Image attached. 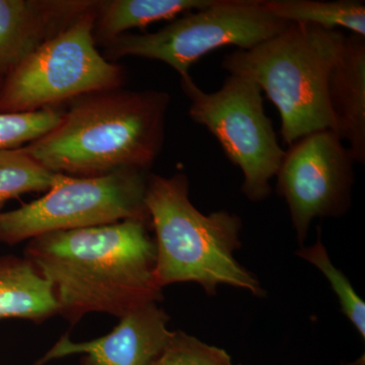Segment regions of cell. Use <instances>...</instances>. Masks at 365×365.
Wrapping results in <instances>:
<instances>
[{
  "label": "cell",
  "mask_w": 365,
  "mask_h": 365,
  "mask_svg": "<svg viewBox=\"0 0 365 365\" xmlns=\"http://www.w3.org/2000/svg\"><path fill=\"white\" fill-rule=\"evenodd\" d=\"M213 0H113L101 2L95 31L106 43L131 29L160 21L175 20L181 14L208 6Z\"/></svg>",
  "instance_id": "14"
},
{
  "label": "cell",
  "mask_w": 365,
  "mask_h": 365,
  "mask_svg": "<svg viewBox=\"0 0 365 365\" xmlns=\"http://www.w3.org/2000/svg\"><path fill=\"white\" fill-rule=\"evenodd\" d=\"M98 6L78 14L9 72L0 113L35 112L86 93L116 90L121 69L96 48Z\"/></svg>",
  "instance_id": "5"
},
{
  "label": "cell",
  "mask_w": 365,
  "mask_h": 365,
  "mask_svg": "<svg viewBox=\"0 0 365 365\" xmlns=\"http://www.w3.org/2000/svg\"><path fill=\"white\" fill-rule=\"evenodd\" d=\"M181 88L190 101V118L205 127L227 160L241 169L245 195L251 201L265 200L285 150L266 115L260 86L230 76L220 90L206 93L187 74L181 76Z\"/></svg>",
  "instance_id": "6"
},
{
  "label": "cell",
  "mask_w": 365,
  "mask_h": 365,
  "mask_svg": "<svg viewBox=\"0 0 365 365\" xmlns=\"http://www.w3.org/2000/svg\"><path fill=\"white\" fill-rule=\"evenodd\" d=\"M269 13L285 23L336 30L347 29L365 38V4L355 0H263Z\"/></svg>",
  "instance_id": "15"
},
{
  "label": "cell",
  "mask_w": 365,
  "mask_h": 365,
  "mask_svg": "<svg viewBox=\"0 0 365 365\" xmlns=\"http://www.w3.org/2000/svg\"><path fill=\"white\" fill-rule=\"evenodd\" d=\"M297 256L313 264L323 272L330 282L334 292L339 299L342 312L350 319L362 339L365 338V304L355 292L351 283L345 274L334 266L328 252L321 242V237L314 246L302 248L297 252Z\"/></svg>",
  "instance_id": "17"
},
{
  "label": "cell",
  "mask_w": 365,
  "mask_h": 365,
  "mask_svg": "<svg viewBox=\"0 0 365 365\" xmlns=\"http://www.w3.org/2000/svg\"><path fill=\"white\" fill-rule=\"evenodd\" d=\"M59 314L49 281L26 258H0V319L42 321Z\"/></svg>",
  "instance_id": "13"
},
{
  "label": "cell",
  "mask_w": 365,
  "mask_h": 365,
  "mask_svg": "<svg viewBox=\"0 0 365 365\" xmlns=\"http://www.w3.org/2000/svg\"><path fill=\"white\" fill-rule=\"evenodd\" d=\"M111 333L88 341L72 342L64 336L34 365L73 354H85L83 365H150L170 342L169 317L157 302L144 304L120 318Z\"/></svg>",
  "instance_id": "10"
},
{
  "label": "cell",
  "mask_w": 365,
  "mask_h": 365,
  "mask_svg": "<svg viewBox=\"0 0 365 365\" xmlns=\"http://www.w3.org/2000/svg\"><path fill=\"white\" fill-rule=\"evenodd\" d=\"M354 163L348 148L329 129L302 137L285 151L276 188L287 201L300 245L314 218L338 217L349 208Z\"/></svg>",
  "instance_id": "9"
},
{
  "label": "cell",
  "mask_w": 365,
  "mask_h": 365,
  "mask_svg": "<svg viewBox=\"0 0 365 365\" xmlns=\"http://www.w3.org/2000/svg\"><path fill=\"white\" fill-rule=\"evenodd\" d=\"M63 116L51 107L29 113H0V150L37 140L54 129Z\"/></svg>",
  "instance_id": "18"
},
{
  "label": "cell",
  "mask_w": 365,
  "mask_h": 365,
  "mask_svg": "<svg viewBox=\"0 0 365 365\" xmlns=\"http://www.w3.org/2000/svg\"><path fill=\"white\" fill-rule=\"evenodd\" d=\"M345 35L339 30L288 23L270 39L225 55L230 76L260 86L281 118V137L292 145L314 132L332 130L329 78Z\"/></svg>",
  "instance_id": "4"
},
{
  "label": "cell",
  "mask_w": 365,
  "mask_h": 365,
  "mask_svg": "<svg viewBox=\"0 0 365 365\" xmlns=\"http://www.w3.org/2000/svg\"><path fill=\"white\" fill-rule=\"evenodd\" d=\"M150 365H235L227 351L177 331Z\"/></svg>",
  "instance_id": "19"
},
{
  "label": "cell",
  "mask_w": 365,
  "mask_h": 365,
  "mask_svg": "<svg viewBox=\"0 0 365 365\" xmlns=\"http://www.w3.org/2000/svg\"><path fill=\"white\" fill-rule=\"evenodd\" d=\"M145 170H121L96 177L63 175L42 198L0 213V242L7 245L40 235L102 227L123 220L150 222Z\"/></svg>",
  "instance_id": "7"
},
{
  "label": "cell",
  "mask_w": 365,
  "mask_h": 365,
  "mask_svg": "<svg viewBox=\"0 0 365 365\" xmlns=\"http://www.w3.org/2000/svg\"><path fill=\"white\" fill-rule=\"evenodd\" d=\"M288 23L269 13L263 0H213L208 6L175 19L162 30L127 34L106 43L109 58L158 60L181 76L199 59L220 48L246 50L277 35Z\"/></svg>",
  "instance_id": "8"
},
{
  "label": "cell",
  "mask_w": 365,
  "mask_h": 365,
  "mask_svg": "<svg viewBox=\"0 0 365 365\" xmlns=\"http://www.w3.org/2000/svg\"><path fill=\"white\" fill-rule=\"evenodd\" d=\"M145 205L157 237L155 278L160 289L195 282L209 295L220 284L265 295L256 276L235 259L242 246L241 218L225 210L201 213L190 200L186 175L148 176Z\"/></svg>",
  "instance_id": "3"
},
{
  "label": "cell",
  "mask_w": 365,
  "mask_h": 365,
  "mask_svg": "<svg viewBox=\"0 0 365 365\" xmlns=\"http://www.w3.org/2000/svg\"><path fill=\"white\" fill-rule=\"evenodd\" d=\"M148 223L129 220L40 235L29 242L25 258L49 281L59 314L71 323L88 313L122 318L162 299Z\"/></svg>",
  "instance_id": "1"
},
{
  "label": "cell",
  "mask_w": 365,
  "mask_h": 365,
  "mask_svg": "<svg viewBox=\"0 0 365 365\" xmlns=\"http://www.w3.org/2000/svg\"><path fill=\"white\" fill-rule=\"evenodd\" d=\"M332 131L348 143L355 163H365V40L345 36L329 78Z\"/></svg>",
  "instance_id": "11"
},
{
  "label": "cell",
  "mask_w": 365,
  "mask_h": 365,
  "mask_svg": "<svg viewBox=\"0 0 365 365\" xmlns=\"http://www.w3.org/2000/svg\"><path fill=\"white\" fill-rule=\"evenodd\" d=\"M169 104L163 91L93 93L23 150L57 174L96 177L146 170L162 150Z\"/></svg>",
  "instance_id": "2"
},
{
  "label": "cell",
  "mask_w": 365,
  "mask_h": 365,
  "mask_svg": "<svg viewBox=\"0 0 365 365\" xmlns=\"http://www.w3.org/2000/svg\"><path fill=\"white\" fill-rule=\"evenodd\" d=\"M96 2L0 0V71H11L51 36L63 18L78 16Z\"/></svg>",
  "instance_id": "12"
},
{
  "label": "cell",
  "mask_w": 365,
  "mask_h": 365,
  "mask_svg": "<svg viewBox=\"0 0 365 365\" xmlns=\"http://www.w3.org/2000/svg\"><path fill=\"white\" fill-rule=\"evenodd\" d=\"M21 148L0 150V206L31 192L49 191L61 179Z\"/></svg>",
  "instance_id": "16"
}]
</instances>
